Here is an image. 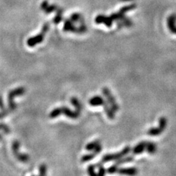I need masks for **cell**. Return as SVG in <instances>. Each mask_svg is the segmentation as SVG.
<instances>
[{
	"mask_svg": "<svg viewBox=\"0 0 176 176\" xmlns=\"http://www.w3.org/2000/svg\"><path fill=\"white\" fill-rule=\"evenodd\" d=\"M81 112L76 110L75 111H72L69 108L66 107V106H61V107H57L52 110V112L49 113V118L52 119L57 118L58 116H60V114H65L66 115L67 118H71V119H77L79 118V116L80 115Z\"/></svg>",
	"mask_w": 176,
	"mask_h": 176,
	"instance_id": "cell-1",
	"label": "cell"
},
{
	"mask_svg": "<svg viewBox=\"0 0 176 176\" xmlns=\"http://www.w3.org/2000/svg\"><path fill=\"white\" fill-rule=\"evenodd\" d=\"M49 27H50V25L49 22H46V23H44V25H43L41 32H40V33L38 34L35 36L31 37V38L27 39V40H26V44H27V46L30 47H34L35 46H36V45L42 43L43 40H44V39L45 34H46V32L49 31Z\"/></svg>",
	"mask_w": 176,
	"mask_h": 176,
	"instance_id": "cell-2",
	"label": "cell"
},
{
	"mask_svg": "<svg viewBox=\"0 0 176 176\" xmlns=\"http://www.w3.org/2000/svg\"><path fill=\"white\" fill-rule=\"evenodd\" d=\"M25 88L24 87H19L16 88V89L12 90L8 93L7 95V103H8V109L9 111L13 112L16 109V104L14 102V98L16 96H20L24 95L25 93Z\"/></svg>",
	"mask_w": 176,
	"mask_h": 176,
	"instance_id": "cell-3",
	"label": "cell"
},
{
	"mask_svg": "<svg viewBox=\"0 0 176 176\" xmlns=\"http://www.w3.org/2000/svg\"><path fill=\"white\" fill-rule=\"evenodd\" d=\"M131 149L130 146H126L125 148L123 149L120 152L116 153H109V154H106L104 155L101 159V162L102 163H106L109 162L111 161H116L118 159L123 158V157L126 156L127 154L130 153Z\"/></svg>",
	"mask_w": 176,
	"mask_h": 176,
	"instance_id": "cell-4",
	"label": "cell"
},
{
	"mask_svg": "<svg viewBox=\"0 0 176 176\" xmlns=\"http://www.w3.org/2000/svg\"><path fill=\"white\" fill-rule=\"evenodd\" d=\"M159 126L156 128H151L148 131V134L151 137H155L161 134L164 132L167 125V120L165 117H161L159 120Z\"/></svg>",
	"mask_w": 176,
	"mask_h": 176,
	"instance_id": "cell-5",
	"label": "cell"
},
{
	"mask_svg": "<svg viewBox=\"0 0 176 176\" xmlns=\"http://www.w3.org/2000/svg\"><path fill=\"white\" fill-rule=\"evenodd\" d=\"M20 142L19 141L15 140L12 143V152L16 159L21 162H27L29 160V155L27 154H23L19 152Z\"/></svg>",
	"mask_w": 176,
	"mask_h": 176,
	"instance_id": "cell-6",
	"label": "cell"
},
{
	"mask_svg": "<svg viewBox=\"0 0 176 176\" xmlns=\"http://www.w3.org/2000/svg\"><path fill=\"white\" fill-rule=\"evenodd\" d=\"M102 93H103L104 95L106 97V101H107L108 104L111 106L112 109H113V111L114 112H118V110H119V105H118V104L116 102L115 99H114L113 95H112L111 92H110L109 88L106 87H103V89H102Z\"/></svg>",
	"mask_w": 176,
	"mask_h": 176,
	"instance_id": "cell-7",
	"label": "cell"
},
{
	"mask_svg": "<svg viewBox=\"0 0 176 176\" xmlns=\"http://www.w3.org/2000/svg\"><path fill=\"white\" fill-rule=\"evenodd\" d=\"M113 20L112 19L110 16H106L103 14H100L98 15L95 18V22L97 24H104V25L107 26V27H111L113 23Z\"/></svg>",
	"mask_w": 176,
	"mask_h": 176,
	"instance_id": "cell-8",
	"label": "cell"
},
{
	"mask_svg": "<svg viewBox=\"0 0 176 176\" xmlns=\"http://www.w3.org/2000/svg\"><path fill=\"white\" fill-rule=\"evenodd\" d=\"M101 151H102V146H101V145L100 144L99 146H98L97 148L95 149V150L93 151V152H92L91 153L84 155L83 156L81 157V162H87V161L93 160L96 155H97L98 154H99V153L101 152Z\"/></svg>",
	"mask_w": 176,
	"mask_h": 176,
	"instance_id": "cell-9",
	"label": "cell"
},
{
	"mask_svg": "<svg viewBox=\"0 0 176 176\" xmlns=\"http://www.w3.org/2000/svg\"><path fill=\"white\" fill-rule=\"evenodd\" d=\"M106 101L104 99V98L101 95H95L92 97L89 100L88 103L91 106H104V103Z\"/></svg>",
	"mask_w": 176,
	"mask_h": 176,
	"instance_id": "cell-10",
	"label": "cell"
},
{
	"mask_svg": "<svg viewBox=\"0 0 176 176\" xmlns=\"http://www.w3.org/2000/svg\"><path fill=\"white\" fill-rule=\"evenodd\" d=\"M40 9L43 10L46 14H49L55 11H57L58 7L56 5H49V2L47 1H44L40 5Z\"/></svg>",
	"mask_w": 176,
	"mask_h": 176,
	"instance_id": "cell-11",
	"label": "cell"
},
{
	"mask_svg": "<svg viewBox=\"0 0 176 176\" xmlns=\"http://www.w3.org/2000/svg\"><path fill=\"white\" fill-rule=\"evenodd\" d=\"M77 27L74 26L73 22L71 19H66L64 21V25H63V31L64 32H71L76 33Z\"/></svg>",
	"mask_w": 176,
	"mask_h": 176,
	"instance_id": "cell-12",
	"label": "cell"
},
{
	"mask_svg": "<svg viewBox=\"0 0 176 176\" xmlns=\"http://www.w3.org/2000/svg\"><path fill=\"white\" fill-rule=\"evenodd\" d=\"M146 142L145 141L139 142L137 145L135 146L132 149V153L134 155H139L142 153L144 151L146 150Z\"/></svg>",
	"mask_w": 176,
	"mask_h": 176,
	"instance_id": "cell-13",
	"label": "cell"
},
{
	"mask_svg": "<svg viewBox=\"0 0 176 176\" xmlns=\"http://www.w3.org/2000/svg\"><path fill=\"white\" fill-rule=\"evenodd\" d=\"M176 16L171 15L167 18V26L172 33L176 34Z\"/></svg>",
	"mask_w": 176,
	"mask_h": 176,
	"instance_id": "cell-14",
	"label": "cell"
},
{
	"mask_svg": "<svg viewBox=\"0 0 176 176\" xmlns=\"http://www.w3.org/2000/svg\"><path fill=\"white\" fill-rule=\"evenodd\" d=\"M118 173L120 175H135L138 173V170L134 167H127V168H119L118 170Z\"/></svg>",
	"mask_w": 176,
	"mask_h": 176,
	"instance_id": "cell-15",
	"label": "cell"
},
{
	"mask_svg": "<svg viewBox=\"0 0 176 176\" xmlns=\"http://www.w3.org/2000/svg\"><path fill=\"white\" fill-rule=\"evenodd\" d=\"M133 161H134V156H133V155H128V156L126 155V156L123 157V158L118 159V160H116L115 162H114V164L120 166L123 164L129 163Z\"/></svg>",
	"mask_w": 176,
	"mask_h": 176,
	"instance_id": "cell-16",
	"label": "cell"
},
{
	"mask_svg": "<svg viewBox=\"0 0 176 176\" xmlns=\"http://www.w3.org/2000/svg\"><path fill=\"white\" fill-rule=\"evenodd\" d=\"M146 151L149 154H154L157 151L156 145L155 143L151 142H146Z\"/></svg>",
	"mask_w": 176,
	"mask_h": 176,
	"instance_id": "cell-17",
	"label": "cell"
},
{
	"mask_svg": "<svg viewBox=\"0 0 176 176\" xmlns=\"http://www.w3.org/2000/svg\"><path fill=\"white\" fill-rule=\"evenodd\" d=\"M100 144H101V141L99 140H96L86 145L85 149L88 151H93V150H95Z\"/></svg>",
	"mask_w": 176,
	"mask_h": 176,
	"instance_id": "cell-18",
	"label": "cell"
},
{
	"mask_svg": "<svg viewBox=\"0 0 176 176\" xmlns=\"http://www.w3.org/2000/svg\"><path fill=\"white\" fill-rule=\"evenodd\" d=\"M63 10L61 8H59L57 11V14L55 15L54 19H53V22L55 24H58L63 21Z\"/></svg>",
	"mask_w": 176,
	"mask_h": 176,
	"instance_id": "cell-19",
	"label": "cell"
},
{
	"mask_svg": "<svg viewBox=\"0 0 176 176\" xmlns=\"http://www.w3.org/2000/svg\"><path fill=\"white\" fill-rule=\"evenodd\" d=\"M71 103L73 104V106L75 107L76 110H78V111L81 112V104L80 102H79V100H78L77 98L76 97H72L71 99Z\"/></svg>",
	"mask_w": 176,
	"mask_h": 176,
	"instance_id": "cell-20",
	"label": "cell"
},
{
	"mask_svg": "<svg viewBox=\"0 0 176 176\" xmlns=\"http://www.w3.org/2000/svg\"><path fill=\"white\" fill-rule=\"evenodd\" d=\"M103 164L104 163H102L101 161V162L96 164V167L99 168V173H98V175H100V176L104 175L106 173H107V172H106V169L104 168Z\"/></svg>",
	"mask_w": 176,
	"mask_h": 176,
	"instance_id": "cell-21",
	"label": "cell"
},
{
	"mask_svg": "<svg viewBox=\"0 0 176 176\" xmlns=\"http://www.w3.org/2000/svg\"><path fill=\"white\" fill-rule=\"evenodd\" d=\"M95 167H96V164L95 165V164H90L87 167V173L91 176L98 175V173H95Z\"/></svg>",
	"mask_w": 176,
	"mask_h": 176,
	"instance_id": "cell-22",
	"label": "cell"
},
{
	"mask_svg": "<svg viewBox=\"0 0 176 176\" xmlns=\"http://www.w3.org/2000/svg\"><path fill=\"white\" fill-rule=\"evenodd\" d=\"M83 17H81V14L80 13H73L72 15L71 16L70 19L73 22H79L80 20Z\"/></svg>",
	"mask_w": 176,
	"mask_h": 176,
	"instance_id": "cell-23",
	"label": "cell"
},
{
	"mask_svg": "<svg viewBox=\"0 0 176 176\" xmlns=\"http://www.w3.org/2000/svg\"><path fill=\"white\" fill-rule=\"evenodd\" d=\"M120 21L122 23L123 26H126V27H130V26H132L133 25V22L132 20L127 17H126L123 20H122V21Z\"/></svg>",
	"mask_w": 176,
	"mask_h": 176,
	"instance_id": "cell-24",
	"label": "cell"
},
{
	"mask_svg": "<svg viewBox=\"0 0 176 176\" xmlns=\"http://www.w3.org/2000/svg\"><path fill=\"white\" fill-rule=\"evenodd\" d=\"M118 166L114 164V165H112L110 166L108 169H106V172H107V173H109V174H114L115 173H118Z\"/></svg>",
	"mask_w": 176,
	"mask_h": 176,
	"instance_id": "cell-25",
	"label": "cell"
},
{
	"mask_svg": "<svg viewBox=\"0 0 176 176\" xmlns=\"http://www.w3.org/2000/svg\"><path fill=\"white\" fill-rule=\"evenodd\" d=\"M87 26H86L85 24H80L79 26H78L77 27V30H76V33L78 34H83L85 33V32H87Z\"/></svg>",
	"mask_w": 176,
	"mask_h": 176,
	"instance_id": "cell-26",
	"label": "cell"
},
{
	"mask_svg": "<svg viewBox=\"0 0 176 176\" xmlns=\"http://www.w3.org/2000/svg\"><path fill=\"white\" fill-rule=\"evenodd\" d=\"M46 165L45 164H42L39 166V175H46Z\"/></svg>",
	"mask_w": 176,
	"mask_h": 176,
	"instance_id": "cell-27",
	"label": "cell"
},
{
	"mask_svg": "<svg viewBox=\"0 0 176 176\" xmlns=\"http://www.w3.org/2000/svg\"><path fill=\"white\" fill-rule=\"evenodd\" d=\"M1 128L4 132V133H5V134H9L10 132H11L9 127H8L6 124L4 123H1Z\"/></svg>",
	"mask_w": 176,
	"mask_h": 176,
	"instance_id": "cell-28",
	"label": "cell"
},
{
	"mask_svg": "<svg viewBox=\"0 0 176 176\" xmlns=\"http://www.w3.org/2000/svg\"><path fill=\"white\" fill-rule=\"evenodd\" d=\"M121 2H130V1H133V0H120Z\"/></svg>",
	"mask_w": 176,
	"mask_h": 176,
	"instance_id": "cell-29",
	"label": "cell"
}]
</instances>
